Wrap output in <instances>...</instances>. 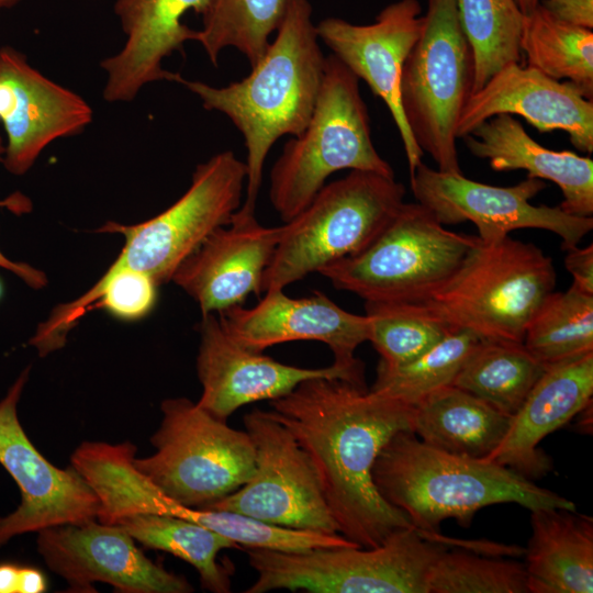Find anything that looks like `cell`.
Listing matches in <instances>:
<instances>
[{
  "label": "cell",
  "mask_w": 593,
  "mask_h": 593,
  "mask_svg": "<svg viewBox=\"0 0 593 593\" xmlns=\"http://www.w3.org/2000/svg\"><path fill=\"white\" fill-rule=\"evenodd\" d=\"M564 267L573 278L572 284L580 291L593 295V245L568 249Z\"/></svg>",
  "instance_id": "cell-38"
},
{
  "label": "cell",
  "mask_w": 593,
  "mask_h": 593,
  "mask_svg": "<svg viewBox=\"0 0 593 593\" xmlns=\"http://www.w3.org/2000/svg\"><path fill=\"white\" fill-rule=\"evenodd\" d=\"M459 16L474 60L472 92L512 63H522L524 22L516 0H457Z\"/></svg>",
  "instance_id": "cell-32"
},
{
  "label": "cell",
  "mask_w": 593,
  "mask_h": 593,
  "mask_svg": "<svg viewBox=\"0 0 593 593\" xmlns=\"http://www.w3.org/2000/svg\"><path fill=\"white\" fill-rule=\"evenodd\" d=\"M0 208H7L12 213L20 215L31 212L32 201L23 193L14 192L5 199L0 200ZM0 268L12 272L25 284L35 290L43 289L48 282L46 275L42 270L34 268L26 262L11 260L1 250Z\"/></svg>",
  "instance_id": "cell-36"
},
{
  "label": "cell",
  "mask_w": 593,
  "mask_h": 593,
  "mask_svg": "<svg viewBox=\"0 0 593 593\" xmlns=\"http://www.w3.org/2000/svg\"><path fill=\"white\" fill-rule=\"evenodd\" d=\"M423 26L417 0H399L383 8L370 24L326 18L316 24L318 38L358 79H362L390 111L400 133L410 176L422 163L400 101L403 64Z\"/></svg>",
  "instance_id": "cell-16"
},
{
  "label": "cell",
  "mask_w": 593,
  "mask_h": 593,
  "mask_svg": "<svg viewBox=\"0 0 593 593\" xmlns=\"http://www.w3.org/2000/svg\"><path fill=\"white\" fill-rule=\"evenodd\" d=\"M410 178L417 203L439 223L470 221L483 243L500 240L515 230L539 228L558 235L561 249L568 250L593 228V217L573 215L560 206L532 204L529 201L547 187L541 179L527 177L511 187H496L462 172L435 170L423 161Z\"/></svg>",
  "instance_id": "cell-13"
},
{
  "label": "cell",
  "mask_w": 593,
  "mask_h": 593,
  "mask_svg": "<svg viewBox=\"0 0 593 593\" xmlns=\"http://www.w3.org/2000/svg\"><path fill=\"white\" fill-rule=\"evenodd\" d=\"M286 5L287 0H211L195 42L215 67L226 47L238 49L253 67L266 53Z\"/></svg>",
  "instance_id": "cell-30"
},
{
  "label": "cell",
  "mask_w": 593,
  "mask_h": 593,
  "mask_svg": "<svg viewBox=\"0 0 593 593\" xmlns=\"http://www.w3.org/2000/svg\"><path fill=\"white\" fill-rule=\"evenodd\" d=\"M47 589L46 577L41 570L20 566L18 593H43Z\"/></svg>",
  "instance_id": "cell-39"
},
{
  "label": "cell",
  "mask_w": 593,
  "mask_h": 593,
  "mask_svg": "<svg viewBox=\"0 0 593 593\" xmlns=\"http://www.w3.org/2000/svg\"><path fill=\"white\" fill-rule=\"evenodd\" d=\"M199 334L197 372L202 394L197 403L222 421L244 405L284 396L309 379L339 378L366 385L365 378L334 363L302 368L247 349L224 331L216 313L202 315Z\"/></svg>",
  "instance_id": "cell-19"
},
{
  "label": "cell",
  "mask_w": 593,
  "mask_h": 593,
  "mask_svg": "<svg viewBox=\"0 0 593 593\" xmlns=\"http://www.w3.org/2000/svg\"><path fill=\"white\" fill-rule=\"evenodd\" d=\"M20 0H0V9H8L15 5Z\"/></svg>",
  "instance_id": "cell-42"
},
{
  "label": "cell",
  "mask_w": 593,
  "mask_h": 593,
  "mask_svg": "<svg viewBox=\"0 0 593 593\" xmlns=\"http://www.w3.org/2000/svg\"><path fill=\"white\" fill-rule=\"evenodd\" d=\"M528 593L593 592V518L575 510L530 511Z\"/></svg>",
  "instance_id": "cell-25"
},
{
  "label": "cell",
  "mask_w": 593,
  "mask_h": 593,
  "mask_svg": "<svg viewBox=\"0 0 593 593\" xmlns=\"http://www.w3.org/2000/svg\"><path fill=\"white\" fill-rule=\"evenodd\" d=\"M522 13L529 14L538 4V0H516Z\"/></svg>",
  "instance_id": "cell-41"
},
{
  "label": "cell",
  "mask_w": 593,
  "mask_h": 593,
  "mask_svg": "<svg viewBox=\"0 0 593 593\" xmlns=\"http://www.w3.org/2000/svg\"><path fill=\"white\" fill-rule=\"evenodd\" d=\"M473 76V53L457 0H427L421 33L402 67L400 101L417 146L440 171L461 172L456 126Z\"/></svg>",
  "instance_id": "cell-10"
},
{
  "label": "cell",
  "mask_w": 593,
  "mask_h": 593,
  "mask_svg": "<svg viewBox=\"0 0 593 593\" xmlns=\"http://www.w3.org/2000/svg\"><path fill=\"white\" fill-rule=\"evenodd\" d=\"M480 342L466 329H452L417 358L402 363L379 361L370 390L415 405L429 393L452 384L463 362Z\"/></svg>",
  "instance_id": "cell-33"
},
{
  "label": "cell",
  "mask_w": 593,
  "mask_h": 593,
  "mask_svg": "<svg viewBox=\"0 0 593 593\" xmlns=\"http://www.w3.org/2000/svg\"><path fill=\"white\" fill-rule=\"evenodd\" d=\"M527 66L556 80L573 83L593 100V32L564 22L540 4L527 15L521 34Z\"/></svg>",
  "instance_id": "cell-29"
},
{
  "label": "cell",
  "mask_w": 593,
  "mask_h": 593,
  "mask_svg": "<svg viewBox=\"0 0 593 593\" xmlns=\"http://www.w3.org/2000/svg\"><path fill=\"white\" fill-rule=\"evenodd\" d=\"M253 307L243 304L217 314L224 331L239 345L261 353L273 345L317 340L328 346L334 365L365 378L356 358L359 345L369 339V318L345 311L325 293L293 299L283 289H272Z\"/></svg>",
  "instance_id": "cell-17"
},
{
  "label": "cell",
  "mask_w": 593,
  "mask_h": 593,
  "mask_svg": "<svg viewBox=\"0 0 593 593\" xmlns=\"http://www.w3.org/2000/svg\"><path fill=\"white\" fill-rule=\"evenodd\" d=\"M372 479L380 495L427 537L450 518L468 527L477 512L493 504L575 510L571 500L508 467L437 449L410 430L396 433L381 449Z\"/></svg>",
  "instance_id": "cell-3"
},
{
  "label": "cell",
  "mask_w": 593,
  "mask_h": 593,
  "mask_svg": "<svg viewBox=\"0 0 593 593\" xmlns=\"http://www.w3.org/2000/svg\"><path fill=\"white\" fill-rule=\"evenodd\" d=\"M19 572L15 563H0V593H18Z\"/></svg>",
  "instance_id": "cell-40"
},
{
  "label": "cell",
  "mask_w": 593,
  "mask_h": 593,
  "mask_svg": "<svg viewBox=\"0 0 593 593\" xmlns=\"http://www.w3.org/2000/svg\"><path fill=\"white\" fill-rule=\"evenodd\" d=\"M556 281L552 259L536 245L510 235L492 243L480 239L441 287L411 304L480 339L523 343Z\"/></svg>",
  "instance_id": "cell-4"
},
{
  "label": "cell",
  "mask_w": 593,
  "mask_h": 593,
  "mask_svg": "<svg viewBox=\"0 0 593 593\" xmlns=\"http://www.w3.org/2000/svg\"><path fill=\"white\" fill-rule=\"evenodd\" d=\"M428 593H528L525 564L447 548L432 567Z\"/></svg>",
  "instance_id": "cell-35"
},
{
  "label": "cell",
  "mask_w": 593,
  "mask_h": 593,
  "mask_svg": "<svg viewBox=\"0 0 593 593\" xmlns=\"http://www.w3.org/2000/svg\"><path fill=\"white\" fill-rule=\"evenodd\" d=\"M479 240L447 230L422 204L404 202L367 248L318 273L365 302L416 303L441 287Z\"/></svg>",
  "instance_id": "cell-8"
},
{
  "label": "cell",
  "mask_w": 593,
  "mask_h": 593,
  "mask_svg": "<svg viewBox=\"0 0 593 593\" xmlns=\"http://www.w3.org/2000/svg\"><path fill=\"white\" fill-rule=\"evenodd\" d=\"M255 449L249 480L208 510L239 513L269 524L339 534L307 454L272 411L244 415Z\"/></svg>",
  "instance_id": "cell-12"
},
{
  "label": "cell",
  "mask_w": 593,
  "mask_h": 593,
  "mask_svg": "<svg viewBox=\"0 0 593 593\" xmlns=\"http://www.w3.org/2000/svg\"><path fill=\"white\" fill-rule=\"evenodd\" d=\"M369 339L388 365H402L426 353L452 331L411 303L366 302Z\"/></svg>",
  "instance_id": "cell-34"
},
{
  "label": "cell",
  "mask_w": 593,
  "mask_h": 593,
  "mask_svg": "<svg viewBox=\"0 0 593 593\" xmlns=\"http://www.w3.org/2000/svg\"><path fill=\"white\" fill-rule=\"evenodd\" d=\"M92 116L79 94L45 77L15 48L0 47V122L7 135L2 163L10 174H26L48 144L81 133Z\"/></svg>",
  "instance_id": "cell-18"
},
{
  "label": "cell",
  "mask_w": 593,
  "mask_h": 593,
  "mask_svg": "<svg viewBox=\"0 0 593 593\" xmlns=\"http://www.w3.org/2000/svg\"><path fill=\"white\" fill-rule=\"evenodd\" d=\"M523 344L546 366L593 351V295L573 284L551 292L528 323Z\"/></svg>",
  "instance_id": "cell-31"
},
{
  "label": "cell",
  "mask_w": 593,
  "mask_h": 593,
  "mask_svg": "<svg viewBox=\"0 0 593 593\" xmlns=\"http://www.w3.org/2000/svg\"><path fill=\"white\" fill-rule=\"evenodd\" d=\"M111 525L121 527L146 548L171 553L191 564L204 590L231 592L228 570L217 556L223 549L238 548L233 540L201 524L171 515L132 513Z\"/></svg>",
  "instance_id": "cell-27"
},
{
  "label": "cell",
  "mask_w": 593,
  "mask_h": 593,
  "mask_svg": "<svg viewBox=\"0 0 593 593\" xmlns=\"http://www.w3.org/2000/svg\"><path fill=\"white\" fill-rule=\"evenodd\" d=\"M161 422L150 437L155 454L133 465L166 496L190 508H208L244 485L255 468L246 430L232 428L187 398L160 404Z\"/></svg>",
  "instance_id": "cell-9"
},
{
  "label": "cell",
  "mask_w": 593,
  "mask_h": 593,
  "mask_svg": "<svg viewBox=\"0 0 593 593\" xmlns=\"http://www.w3.org/2000/svg\"><path fill=\"white\" fill-rule=\"evenodd\" d=\"M309 0H287L276 37L248 76L225 87L181 78L204 109L225 114L247 149L245 201L255 211L266 157L284 135L306 127L322 87L325 59Z\"/></svg>",
  "instance_id": "cell-2"
},
{
  "label": "cell",
  "mask_w": 593,
  "mask_h": 593,
  "mask_svg": "<svg viewBox=\"0 0 593 593\" xmlns=\"http://www.w3.org/2000/svg\"><path fill=\"white\" fill-rule=\"evenodd\" d=\"M362 170L395 178L377 152L359 79L333 54L313 114L289 139L270 172L269 200L286 223L303 211L336 171Z\"/></svg>",
  "instance_id": "cell-5"
},
{
  "label": "cell",
  "mask_w": 593,
  "mask_h": 593,
  "mask_svg": "<svg viewBox=\"0 0 593 593\" xmlns=\"http://www.w3.org/2000/svg\"><path fill=\"white\" fill-rule=\"evenodd\" d=\"M546 367L523 343L480 339L452 384L513 416Z\"/></svg>",
  "instance_id": "cell-28"
},
{
  "label": "cell",
  "mask_w": 593,
  "mask_h": 593,
  "mask_svg": "<svg viewBox=\"0 0 593 593\" xmlns=\"http://www.w3.org/2000/svg\"><path fill=\"white\" fill-rule=\"evenodd\" d=\"M511 417L450 384L413 405L412 433L437 449L484 459L501 444Z\"/></svg>",
  "instance_id": "cell-26"
},
{
  "label": "cell",
  "mask_w": 593,
  "mask_h": 593,
  "mask_svg": "<svg viewBox=\"0 0 593 593\" xmlns=\"http://www.w3.org/2000/svg\"><path fill=\"white\" fill-rule=\"evenodd\" d=\"M37 551L71 592H96L103 582L123 593H189L186 578L147 558L121 527L98 519L37 532Z\"/></svg>",
  "instance_id": "cell-15"
},
{
  "label": "cell",
  "mask_w": 593,
  "mask_h": 593,
  "mask_svg": "<svg viewBox=\"0 0 593 593\" xmlns=\"http://www.w3.org/2000/svg\"><path fill=\"white\" fill-rule=\"evenodd\" d=\"M247 166L232 150L199 164L188 190L169 208L142 223L109 221L96 232L123 235L124 246L109 267L148 275L160 286L215 230L240 208Z\"/></svg>",
  "instance_id": "cell-11"
},
{
  "label": "cell",
  "mask_w": 593,
  "mask_h": 593,
  "mask_svg": "<svg viewBox=\"0 0 593 593\" xmlns=\"http://www.w3.org/2000/svg\"><path fill=\"white\" fill-rule=\"evenodd\" d=\"M593 395V351L548 365L511 422L499 447L485 459L533 480L546 475L551 459L540 441L568 424Z\"/></svg>",
  "instance_id": "cell-23"
},
{
  "label": "cell",
  "mask_w": 593,
  "mask_h": 593,
  "mask_svg": "<svg viewBox=\"0 0 593 593\" xmlns=\"http://www.w3.org/2000/svg\"><path fill=\"white\" fill-rule=\"evenodd\" d=\"M211 0H116L126 41L122 49L104 58L107 72L103 98L108 102L132 101L147 83L159 80L179 82L181 75L163 68L164 58L183 51L195 41L197 30L182 23L188 11L203 15Z\"/></svg>",
  "instance_id": "cell-22"
},
{
  "label": "cell",
  "mask_w": 593,
  "mask_h": 593,
  "mask_svg": "<svg viewBox=\"0 0 593 593\" xmlns=\"http://www.w3.org/2000/svg\"><path fill=\"white\" fill-rule=\"evenodd\" d=\"M502 113L522 116L541 133L564 131L578 150L593 153V100L570 81L518 63L506 65L470 94L456 126L457 138Z\"/></svg>",
  "instance_id": "cell-21"
},
{
  "label": "cell",
  "mask_w": 593,
  "mask_h": 593,
  "mask_svg": "<svg viewBox=\"0 0 593 593\" xmlns=\"http://www.w3.org/2000/svg\"><path fill=\"white\" fill-rule=\"evenodd\" d=\"M25 368L0 400V465L21 492L15 511L0 517V547L15 536L97 519L99 499L71 465L58 468L33 445L18 417V403L29 379Z\"/></svg>",
  "instance_id": "cell-14"
},
{
  "label": "cell",
  "mask_w": 593,
  "mask_h": 593,
  "mask_svg": "<svg viewBox=\"0 0 593 593\" xmlns=\"http://www.w3.org/2000/svg\"><path fill=\"white\" fill-rule=\"evenodd\" d=\"M538 4L564 22L593 29V0H538Z\"/></svg>",
  "instance_id": "cell-37"
},
{
  "label": "cell",
  "mask_w": 593,
  "mask_h": 593,
  "mask_svg": "<svg viewBox=\"0 0 593 593\" xmlns=\"http://www.w3.org/2000/svg\"><path fill=\"white\" fill-rule=\"evenodd\" d=\"M463 138L471 154L489 160L495 171L525 170L527 177L555 182L567 213L593 215V160L571 150H552L537 143L511 114H496Z\"/></svg>",
  "instance_id": "cell-24"
},
{
  "label": "cell",
  "mask_w": 593,
  "mask_h": 593,
  "mask_svg": "<svg viewBox=\"0 0 593 593\" xmlns=\"http://www.w3.org/2000/svg\"><path fill=\"white\" fill-rule=\"evenodd\" d=\"M443 536L414 527L392 533L376 547H333L302 552L246 549L257 579L246 593L273 590L310 593H428Z\"/></svg>",
  "instance_id": "cell-7"
},
{
  "label": "cell",
  "mask_w": 593,
  "mask_h": 593,
  "mask_svg": "<svg viewBox=\"0 0 593 593\" xmlns=\"http://www.w3.org/2000/svg\"><path fill=\"white\" fill-rule=\"evenodd\" d=\"M270 405L311 459L342 536L368 548L414 527L372 479L385 444L412 432L413 405L339 378L305 380Z\"/></svg>",
  "instance_id": "cell-1"
},
{
  "label": "cell",
  "mask_w": 593,
  "mask_h": 593,
  "mask_svg": "<svg viewBox=\"0 0 593 593\" xmlns=\"http://www.w3.org/2000/svg\"><path fill=\"white\" fill-rule=\"evenodd\" d=\"M4 147H5V145L3 144V139H2V137L0 135V163H2V160H3Z\"/></svg>",
  "instance_id": "cell-43"
},
{
  "label": "cell",
  "mask_w": 593,
  "mask_h": 593,
  "mask_svg": "<svg viewBox=\"0 0 593 593\" xmlns=\"http://www.w3.org/2000/svg\"><path fill=\"white\" fill-rule=\"evenodd\" d=\"M282 233L283 225H261L255 211L239 208L179 265L171 281L198 303L202 315L240 305L251 293H261Z\"/></svg>",
  "instance_id": "cell-20"
},
{
  "label": "cell",
  "mask_w": 593,
  "mask_h": 593,
  "mask_svg": "<svg viewBox=\"0 0 593 593\" xmlns=\"http://www.w3.org/2000/svg\"><path fill=\"white\" fill-rule=\"evenodd\" d=\"M2 294H3V286H2V282L0 280V299L2 298Z\"/></svg>",
  "instance_id": "cell-44"
},
{
  "label": "cell",
  "mask_w": 593,
  "mask_h": 593,
  "mask_svg": "<svg viewBox=\"0 0 593 593\" xmlns=\"http://www.w3.org/2000/svg\"><path fill=\"white\" fill-rule=\"evenodd\" d=\"M405 193L395 178L372 171L350 170L325 183L303 211L283 224L261 292L284 289L362 251L396 215Z\"/></svg>",
  "instance_id": "cell-6"
}]
</instances>
